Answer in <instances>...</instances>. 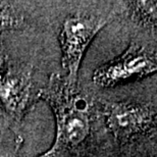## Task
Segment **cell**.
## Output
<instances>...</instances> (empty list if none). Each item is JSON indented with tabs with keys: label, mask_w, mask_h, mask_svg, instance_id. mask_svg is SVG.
I'll return each instance as SVG.
<instances>
[{
	"label": "cell",
	"mask_w": 157,
	"mask_h": 157,
	"mask_svg": "<svg viewBox=\"0 0 157 157\" xmlns=\"http://www.w3.org/2000/svg\"><path fill=\"white\" fill-rule=\"evenodd\" d=\"M38 97L48 103L55 115L56 136L53 147L63 155L83 144L91 131V103L78 88L58 74H52Z\"/></svg>",
	"instance_id": "6da1fadb"
},
{
	"label": "cell",
	"mask_w": 157,
	"mask_h": 157,
	"mask_svg": "<svg viewBox=\"0 0 157 157\" xmlns=\"http://www.w3.org/2000/svg\"><path fill=\"white\" fill-rule=\"evenodd\" d=\"M110 21L103 15L73 14L62 24L59 40L62 50L64 80L73 88H78V74L85 52L96 35Z\"/></svg>",
	"instance_id": "7a4b0ae2"
},
{
	"label": "cell",
	"mask_w": 157,
	"mask_h": 157,
	"mask_svg": "<svg viewBox=\"0 0 157 157\" xmlns=\"http://www.w3.org/2000/svg\"><path fill=\"white\" fill-rule=\"evenodd\" d=\"M156 70L155 53L132 42L124 53L94 71L93 82L102 88L114 87L128 81L148 77L155 74Z\"/></svg>",
	"instance_id": "3957f363"
},
{
	"label": "cell",
	"mask_w": 157,
	"mask_h": 157,
	"mask_svg": "<svg viewBox=\"0 0 157 157\" xmlns=\"http://www.w3.org/2000/svg\"><path fill=\"white\" fill-rule=\"evenodd\" d=\"M102 110L108 130L118 141L147 133L156 125V108L150 104L103 101Z\"/></svg>",
	"instance_id": "277c9868"
},
{
	"label": "cell",
	"mask_w": 157,
	"mask_h": 157,
	"mask_svg": "<svg viewBox=\"0 0 157 157\" xmlns=\"http://www.w3.org/2000/svg\"><path fill=\"white\" fill-rule=\"evenodd\" d=\"M32 94V67L8 65L0 77V104L6 113L21 121L31 104Z\"/></svg>",
	"instance_id": "5b68a950"
},
{
	"label": "cell",
	"mask_w": 157,
	"mask_h": 157,
	"mask_svg": "<svg viewBox=\"0 0 157 157\" xmlns=\"http://www.w3.org/2000/svg\"><path fill=\"white\" fill-rule=\"evenodd\" d=\"M156 1H133L128 3V14L135 23L147 28H156Z\"/></svg>",
	"instance_id": "8992f818"
},
{
	"label": "cell",
	"mask_w": 157,
	"mask_h": 157,
	"mask_svg": "<svg viewBox=\"0 0 157 157\" xmlns=\"http://www.w3.org/2000/svg\"><path fill=\"white\" fill-rule=\"evenodd\" d=\"M25 23L24 14L9 2L0 1V34L3 31L17 30Z\"/></svg>",
	"instance_id": "52a82bcc"
},
{
	"label": "cell",
	"mask_w": 157,
	"mask_h": 157,
	"mask_svg": "<svg viewBox=\"0 0 157 157\" xmlns=\"http://www.w3.org/2000/svg\"><path fill=\"white\" fill-rule=\"evenodd\" d=\"M6 68H7V55L4 51L1 39H0V77L6 71Z\"/></svg>",
	"instance_id": "ba28073f"
},
{
	"label": "cell",
	"mask_w": 157,
	"mask_h": 157,
	"mask_svg": "<svg viewBox=\"0 0 157 157\" xmlns=\"http://www.w3.org/2000/svg\"><path fill=\"white\" fill-rule=\"evenodd\" d=\"M37 157H62V155L52 146L48 151H46L45 153H43V154H41L40 156H37Z\"/></svg>",
	"instance_id": "9c48e42d"
}]
</instances>
